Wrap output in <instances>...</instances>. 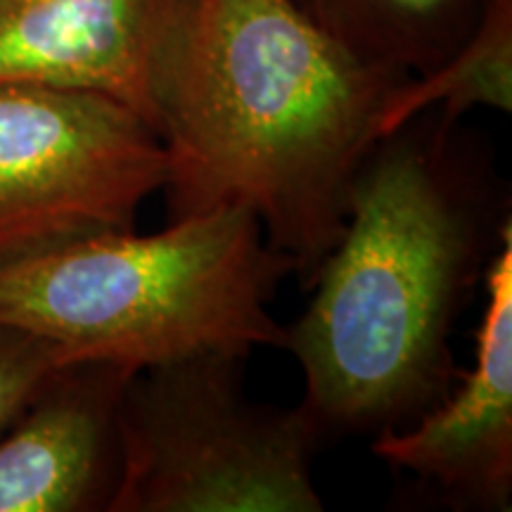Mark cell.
I'll return each mask as SVG.
<instances>
[{
  "mask_svg": "<svg viewBox=\"0 0 512 512\" xmlns=\"http://www.w3.org/2000/svg\"><path fill=\"white\" fill-rule=\"evenodd\" d=\"M285 275L252 211L228 204L152 235L107 230L0 261V323L50 339L72 363L247 356L285 347L268 309Z\"/></svg>",
  "mask_w": 512,
  "mask_h": 512,
  "instance_id": "3",
  "label": "cell"
},
{
  "mask_svg": "<svg viewBox=\"0 0 512 512\" xmlns=\"http://www.w3.org/2000/svg\"><path fill=\"white\" fill-rule=\"evenodd\" d=\"M472 107L512 110V0H489L463 46L394 88L384 110V138L427 110L460 121Z\"/></svg>",
  "mask_w": 512,
  "mask_h": 512,
  "instance_id": "10",
  "label": "cell"
},
{
  "mask_svg": "<svg viewBox=\"0 0 512 512\" xmlns=\"http://www.w3.org/2000/svg\"><path fill=\"white\" fill-rule=\"evenodd\" d=\"M358 60L392 72H430L463 46L489 0H292Z\"/></svg>",
  "mask_w": 512,
  "mask_h": 512,
  "instance_id": "9",
  "label": "cell"
},
{
  "mask_svg": "<svg viewBox=\"0 0 512 512\" xmlns=\"http://www.w3.org/2000/svg\"><path fill=\"white\" fill-rule=\"evenodd\" d=\"M403 79L292 0H174L155 69L171 221L245 207L311 287Z\"/></svg>",
  "mask_w": 512,
  "mask_h": 512,
  "instance_id": "1",
  "label": "cell"
},
{
  "mask_svg": "<svg viewBox=\"0 0 512 512\" xmlns=\"http://www.w3.org/2000/svg\"><path fill=\"white\" fill-rule=\"evenodd\" d=\"M67 363L72 361L50 339L0 323V437Z\"/></svg>",
  "mask_w": 512,
  "mask_h": 512,
  "instance_id": "11",
  "label": "cell"
},
{
  "mask_svg": "<svg viewBox=\"0 0 512 512\" xmlns=\"http://www.w3.org/2000/svg\"><path fill=\"white\" fill-rule=\"evenodd\" d=\"M233 354L140 368L119 408L121 475L107 512H320L302 406L256 403Z\"/></svg>",
  "mask_w": 512,
  "mask_h": 512,
  "instance_id": "4",
  "label": "cell"
},
{
  "mask_svg": "<svg viewBox=\"0 0 512 512\" xmlns=\"http://www.w3.org/2000/svg\"><path fill=\"white\" fill-rule=\"evenodd\" d=\"M174 0H0V83L107 95L157 131L155 69Z\"/></svg>",
  "mask_w": 512,
  "mask_h": 512,
  "instance_id": "8",
  "label": "cell"
},
{
  "mask_svg": "<svg viewBox=\"0 0 512 512\" xmlns=\"http://www.w3.org/2000/svg\"><path fill=\"white\" fill-rule=\"evenodd\" d=\"M456 128L427 110L373 147L311 302L285 328L320 439L406 427L456 387L453 325L512 228Z\"/></svg>",
  "mask_w": 512,
  "mask_h": 512,
  "instance_id": "2",
  "label": "cell"
},
{
  "mask_svg": "<svg viewBox=\"0 0 512 512\" xmlns=\"http://www.w3.org/2000/svg\"><path fill=\"white\" fill-rule=\"evenodd\" d=\"M166 176L162 138L124 102L0 83V261L133 230Z\"/></svg>",
  "mask_w": 512,
  "mask_h": 512,
  "instance_id": "5",
  "label": "cell"
},
{
  "mask_svg": "<svg viewBox=\"0 0 512 512\" xmlns=\"http://www.w3.org/2000/svg\"><path fill=\"white\" fill-rule=\"evenodd\" d=\"M475 366L411 425L373 437V453L453 510L512 503V228L486 268Z\"/></svg>",
  "mask_w": 512,
  "mask_h": 512,
  "instance_id": "6",
  "label": "cell"
},
{
  "mask_svg": "<svg viewBox=\"0 0 512 512\" xmlns=\"http://www.w3.org/2000/svg\"><path fill=\"white\" fill-rule=\"evenodd\" d=\"M140 368L76 361L0 437V512L110 510L121 475L119 408Z\"/></svg>",
  "mask_w": 512,
  "mask_h": 512,
  "instance_id": "7",
  "label": "cell"
}]
</instances>
